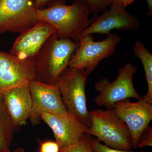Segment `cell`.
<instances>
[{
	"label": "cell",
	"mask_w": 152,
	"mask_h": 152,
	"mask_svg": "<svg viewBox=\"0 0 152 152\" xmlns=\"http://www.w3.org/2000/svg\"><path fill=\"white\" fill-rule=\"evenodd\" d=\"M90 142L94 152H148L146 151H131L115 149L102 144L96 139L90 137Z\"/></svg>",
	"instance_id": "d6986e66"
},
{
	"label": "cell",
	"mask_w": 152,
	"mask_h": 152,
	"mask_svg": "<svg viewBox=\"0 0 152 152\" xmlns=\"http://www.w3.org/2000/svg\"><path fill=\"white\" fill-rule=\"evenodd\" d=\"M90 115L91 126L87 134L95 136L111 148L131 151L133 147L129 130L113 109H95L90 112Z\"/></svg>",
	"instance_id": "3957f363"
},
{
	"label": "cell",
	"mask_w": 152,
	"mask_h": 152,
	"mask_svg": "<svg viewBox=\"0 0 152 152\" xmlns=\"http://www.w3.org/2000/svg\"><path fill=\"white\" fill-rule=\"evenodd\" d=\"M133 53L140 60L143 66L148 85L146 94L142 97L144 101L152 104V55L143 43L137 40L133 48Z\"/></svg>",
	"instance_id": "2e32d148"
},
{
	"label": "cell",
	"mask_w": 152,
	"mask_h": 152,
	"mask_svg": "<svg viewBox=\"0 0 152 152\" xmlns=\"http://www.w3.org/2000/svg\"><path fill=\"white\" fill-rule=\"evenodd\" d=\"M56 32V31L52 25L39 20L20 33L10 53L21 59H34L50 36Z\"/></svg>",
	"instance_id": "4fadbf2b"
},
{
	"label": "cell",
	"mask_w": 152,
	"mask_h": 152,
	"mask_svg": "<svg viewBox=\"0 0 152 152\" xmlns=\"http://www.w3.org/2000/svg\"><path fill=\"white\" fill-rule=\"evenodd\" d=\"M152 146V128L148 126L142 133L139 140L138 148Z\"/></svg>",
	"instance_id": "ffe728a7"
},
{
	"label": "cell",
	"mask_w": 152,
	"mask_h": 152,
	"mask_svg": "<svg viewBox=\"0 0 152 152\" xmlns=\"http://www.w3.org/2000/svg\"><path fill=\"white\" fill-rule=\"evenodd\" d=\"M134 1L135 0H113L112 4L117 5L125 9L128 6L132 4Z\"/></svg>",
	"instance_id": "603a6c76"
},
{
	"label": "cell",
	"mask_w": 152,
	"mask_h": 152,
	"mask_svg": "<svg viewBox=\"0 0 152 152\" xmlns=\"http://www.w3.org/2000/svg\"><path fill=\"white\" fill-rule=\"evenodd\" d=\"M113 110L127 126L132 147L137 148L142 133L152 120V104L145 102L142 98L136 102L126 99L116 103Z\"/></svg>",
	"instance_id": "30bf717a"
},
{
	"label": "cell",
	"mask_w": 152,
	"mask_h": 152,
	"mask_svg": "<svg viewBox=\"0 0 152 152\" xmlns=\"http://www.w3.org/2000/svg\"><path fill=\"white\" fill-rule=\"evenodd\" d=\"M17 128L9 113L3 94L0 92V151L10 150Z\"/></svg>",
	"instance_id": "9a60e30c"
},
{
	"label": "cell",
	"mask_w": 152,
	"mask_h": 152,
	"mask_svg": "<svg viewBox=\"0 0 152 152\" xmlns=\"http://www.w3.org/2000/svg\"><path fill=\"white\" fill-rule=\"evenodd\" d=\"M137 68L130 63L125 64L120 69L116 79L110 82L102 78L95 83V89L99 93L95 97V103L99 107L113 109L116 103L129 98L139 100L142 97L137 91L133 84L134 75Z\"/></svg>",
	"instance_id": "5b68a950"
},
{
	"label": "cell",
	"mask_w": 152,
	"mask_h": 152,
	"mask_svg": "<svg viewBox=\"0 0 152 152\" xmlns=\"http://www.w3.org/2000/svg\"><path fill=\"white\" fill-rule=\"evenodd\" d=\"M1 93L15 126L18 128L26 125L32 107L29 85L14 87Z\"/></svg>",
	"instance_id": "5bb4252c"
},
{
	"label": "cell",
	"mask_w": 152,
	"mask_h": 152,
	"mask_svg": "<svg viewBox=\"0 0 152 152\" xmlns=\"http://www.w3.org/2000/svg\"><path fill=\"white\" fill-rule=\"evenodd\" d=\"M84 2L88 6L90 12L95 15L104 12L110 6L113 0H74Z\"/></svg>",
	"instance_id": "ac0fdd59"
},
{
	"label": "cell",
	"mask_w": 152,
	"mask_h": 152,
	"mask_svg": "<svg viewBox=\"0 0 152 152\" xmlns=\"http://www.w3.org/2000/svg\"><path fill=\"white\" fill-rule=\"evenodd\" d=\"M37 10L44 8L55 3L64 2L65 0H34Z\"/></svg>",
	"instance_id": "7402d4cb"
},
{
	"label": "cell",
	"mask_w": 152,
	"mask_h": 152,
	"mask_svg": "<svg viewBox=\"0 0 152 152\" xmlns=\"http://www.w3.org/2000/svg\"><path fill=\"white\" fill-rule=\"evenodd\" d=\"M37 79L34 59H21L0 51V92Z\"/></svg>",
	"instance_id": "9c48e42d"
},
{
	"label": "cell",
	"mask_w": 152,
	"mask_h": 152,
	"mask_svg": "<svg viewBox=\"0 0 152 152\" xmlns=\"http://www.w3.org/2000/svg\"><path fill=\"white\" fill-rule=\"evenodd\" d=\"M32 107L29 118L33 125H37L44 113L63 115L68 111L63 102L57 85L48 84L35 80L29 84Z\"/></svg>",
	"instance_id": "ba28073f"
},
{
	"label": "cell",
	"mask_w": 152,
	"mask_h": 152,
	"mask_svg": "<svg viewBox=\"0 0 152 152\" xmlns=\"http://www.w3.org/2000/svg\"><path fill=\"white\" fill-rule=\"evenodd\" d=\"M121 41L116 34H109L105 39L95 42L93 34L82 35L69 64V67L84 70L89 75L99 63L113 53Z\"/></svg>",
	"instance_id": "8992f818"
},
{
	"label": "cell",
	"mask_w": 152,
	"mask_h": 152,
	"mask_svg": "<svg viewBox=\"0 0 152 152\" xmlns=\"http://www.w3.org/2000/svg\"><path fill=\"white\" fill-rule=\"evenodd\" d=\"M39 152H60V148L56 141L47 140L41 142Z\"/></svg>",
	"instance_id": "44dd1931"
},
{
	"label": "cell",
	"mask_w": 152,
	"mask_h": 152,
	"mask_svg": "<svg viewBox=\"0 0 152 152\" xmlns=\"http://www.w3.org/2000/svg\"><path fill=\"white\" fill-rule=\"evenodd\" d=\"M148 5V10L147 15L151 16L152 15V0H146Z\"/></svg>",
	"instance_id": "cb8c5ba5"
},
{
	"label": "cell",
	"mask_w": 152,
	"mask_h": 152,
	"mask_svg": "<svg viewBox=\"0 0 152 152\" xmlns=\"http://www.w3.org/2000/svg\"><path fill=\"white\" fill-rule=\"evenodd\" d=\"M89 76L84 70L69 67L56 84L68 111L90 128L91 121L87 107L86 92V83Z\"/></svg>",
	"instance_id": "277c9868"
},
{
	"label": "cell",
	"mask_w": 152,
	"mask_h": 152,
	"mask_svg": "<svg viewBox=\"0 0 152 152\" xmlns=\"http://www.w3.org/2000/svg\"><path fill=\"white\" fill-rule=\"evenodd\" d=\"M41 120L51 129L60 149L77 143L84 135L87 134L89 129L69 112L61 116L44 113L41 116Z\"/></svg>",
	"instance_id": "8fae6325"
},
{
	"label": "cell",
	"mask_w": 152,
	"mask_h": 152,
	"mask_svg": "<svg viewBox=\"0 0 152 152\" xmlns=\"http://www.w3.org/2000/svg\"><path fill=\"white\" fill-rule=\"evenodd\" d=\"M78 42L57 32L50 36L35 58L37 79L55 85L69 67Z\"/></svg>",
	"instance_id": "6da1fadb"
},
{
	"label": "cell",
	"mask_w": 152,
	"mask_h": 152,
	"mask_svg": "<svg viewBox=\"0 0 152 152\" xmlns=\"http://www.w3.org/2000/svg\"><path fill=\"white\" fill-rule=\"evenodd\" d=\"M90 135L85 134L70 147L60 149V152H94L90 142Z\"/></svg>",
	"instance_id": "e0dca14e"
},
{
	"label": "cell",
	"mask_w": 152,
	"mask_h": 152,
	"mask_svg": "<svg viewBox=\"0 0 152 152\" xmlns=\"http://www.w3.org/2000/svg\"><path fill=\"white\" fill-rule=\"evenodd\" d=\"M34 0H0V34L20 33L39 21Z\"/></svg>",
	"instance_id": "52a82bcc"
},
{
	"label": "cell",
	"mask_w": 152,
	"mask_h": 152,
	"mask_svg": "<svg viewBox=\"0 0 152 152\" xmlns=\"http://www.w3.org/2000/svg\"><path fill=\"white\" fill-rule=\"evenodd\" d=\"M110 7L109 10L105 11L100 15H96L91 19V24L83 31L82 35L95 34L109 35L114 29H138L140 23L136 17L131 15L125 8L117 5L112 4Z\"/></svg>",
	"instance_id": "7c38bea8"
},
{
	"label": "cell",
	"mask_w": 152,
	"mask_h": 152,
	"mask_svg": "<svg viewBox=\"0 0 152 152\" xmlns=\"http://www.w3.org/2000/svg\"><path fill=\"white\" fill-rule=\"evenodd\" d=\"M90 13L88 5L78 1H74L70 5L58 2L37 10L39 20L49 23L60 35L76 42L91 24Z\"/></svg>",
	"instance_id": "7a4b0ae2"
},
{
	"label": "cell",
	"mask_w": 152,
	"mask_h": 152,
	"mask_svg": "<svg viewBox=\"0 0 152 152\" xmlns=\"http://www.w3.org/2000/svg\"><path fill=\"white\" fill-rule=\"evenodd\" d=\"M0 152H26L25 150L21 148H17L15 150L11 151L10 150H4V151H0Z\"/></svg>",
	"instance_id": "d4e9b609"
}]
</instances>
